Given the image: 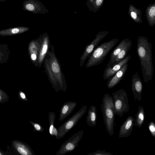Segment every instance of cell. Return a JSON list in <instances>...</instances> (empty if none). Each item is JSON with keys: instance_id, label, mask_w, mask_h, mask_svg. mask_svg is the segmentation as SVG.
<instances>
[{"instance_id": "1", "label": "cell", "mask_w": 155, "mask_h": 155, "mask_svg": "<svg viewBox=\"0 0 155 155\" xmlns=\"http://www.w3.org/2000/svg\"><path fill=\"white\" fill-rule=\"evenodd\" d=\"M43 63L45 71L55 91L65 92L67 85L59 61L56 57L54 46L51 45Z\"/></svg>"}, {"instance_id": "2", "label": "cell", "mask_w": 155, "mask_h": 155, "mask_svg": "<svg viewBox=\"0 0 155 155\" xmlns=\"http://www.w3.org/2000/svg\"><path fill=\"white\" fill-rule=\"evenodd\" d=\"M152 44L147 38L143 36L137 38V53L139 57L144 82L152 80L153 71Z\"/></svg>"}, {"instance_id": "3", "label": "cell", "mask_w": 155, "mask_h": 155, "mask_svg": "<svg viewBox=\"0 0 155 155\" xmlns=\"http://www.w3.org/2000/svg\"><path fill=\"white\" fill-rule=\"evenodd\" d=\"M119 41V39L115 38L98 45L89 57L86 67L88 68L100 64Z\"/></svg>"}, {"instance_id": "4", "label": "cell", "mask_w": 155, "mask_h": 155, "mask_svg": "<svg viewBox=\"0 0 155 155\" xmlns=\"http://www.w3.org/2000/svg\"><path fill=\"white\" fill-rule=\"evenodd\" d=\"M101 108L106 130L111 136L114 134L115 113L113 98L110 94H104Z\"/></svg>"}, {"instance_id": "5", "label": "cell", "mask_w": 155, "mask_h": 155, "mask_svg": "<svg viewBox=\"0 0 155 155\" xmlns=\"http://www.w3.org/2000/svg\"><path fill=\"white\" fill-rule=\"evenodd\" d=\"M112 95L115 114L121 117L124 113L129 111L127 94L124 89H120Z\"/></svg>"}, {"instance_id": "6", "label": "cell", "mask_w": 155, "mask_h": 155, "mask_svg": "<svg viewBox=\"0 0 155 155\" xmlns=\"http://www.w3.org/2000/svg\"><path fill=\"white\" fill-rule=\"evenodd\" d=\"M87 106L84 105L57 129L58 139L62 138L75 126L85 114Z\"/></svg>"}, {"instance_id": "7", "label": "cell", "mask_w": 155, "mask_h": 155, "mask_svg": "<svg viewBox=\"0 0 155 155\" xmlns=\"http://www.w3.org/2000/svg\"><path fill=\"white\" fill-rule=\"evenodd\" d=\"M83 134V130H81L74 134L61 144L56 154L64 155L68 153L73 151L78 146Z\"/></svg>"}, {"instance_id": "8", "label": "cell", "mask_w": 155, "mask_h": 155, "mask_svg": "<svg viewBox=\"0 0 155 155\" xmlns=\"http://www.w3.org/2000/svg\"><path fill=\"white\" fill-rule=\"evenodd\" d=\"M38 39V53L37 67L40 68L48 53L51 45L49 36L46 32L40 35Z\"/></svg>"}, {"instance_id": "9", "label": "cell", "mask_w": 155, "mask_h": 155, "mask_svg": "<svg viewBox=\"0 0 155 155\" xmlns=\"http://www.w3.org/2000/svg\"><path fill=\"white\" fill-rule=\"evenodd\" d=\"M108 31L99 32L95 36V38L89 44H87L85 48L83 54L80 58L79 65L83 66L85 61L88 58L99 43L108 34Z\"/></svg>"}, {"instance_id": "10", "label": "cell", "mask_w": 155, "mask_h": 155, "mask_svg": "<svg viewBox=\"0 0 155 155\" xmlns=\"http://www.w3.org/2000/svg\"><path fill=\"white\" fill-rule=\"evenodd\" d=\"M23 10L34 14H45L49 11L44 5L38 0H25L23 3Z\"/></svg>"}, {"instance_id": "11", "label": "cell", "mask_w": 155, "mask_h": 155, "mask_svg": "<svg viewBox=\"0 0 155 155\" xmlns=\"http://www.w3.org/2000/svg\"><path fill=\"white\" fill-rule=\"evenodd\" d=\"M131 90L135 101H140L142 99V93L143 88V84L141 78L137 72L133 74L131 80Z\"/></svg>"}, {"instance_id": "12", "label": "cell", "mask_w": 155, "mask_h": 155, "mask_svg": "<svg viewBox=\"0 0 155 155\" xmlns=\"http://www.w3.org/2000/svg\"><path fill=\"white\" fill-rule=\"evenodd\" d=\"M131 55L129 54L119 62L111 66L106 67L104 71L103 79L108 80L112 77L123 66L128 63L131 58Z\"/></svg>"}, {"instance_id": "13", "label": "cell", "mask_w": 155, "mask_h": 155, "mask_svg": "<svg viewBox=\"0 0 155 155\" xmlns=\"http://www.w3.org/2000/svg\"><path fill=\"white\" fill-rule=\"evenodd\" d=\"M135 118L129 116L120 127L119 134V138L127 137L130 136L134 126Z\"/></svg>"}, {"instance_id": "14", "label": "cell", "mask_w": 155, "mask_h": 155, "mask_svg": "<svg viewBox=\"0 0 155 155\" xmlns=\"http://www.w3.org/2000/svg\"><path fill=\"white\" fill-rule=\"evenodd\" d=\"M128 66V63L123 66L112 77L108 79L107 83V87L111 89L117 84L124 76Z\"/></svg>"}, {"instance_id": "15", "label": "cell", "mask_w": 155, "mask_h": 155, "mask_svg": "<svg viewBox=\"0 0 155 155\" xmlns=\"http://www.w3.org/2000/svg\"><path fill=\"white\" fill-rule=\"evenodd\" d=\"M12 144L15 150L22 155H35L33 151L29 145L20 140H13Z\"/></svg>"}, {"instance_id": "16", "label": "cell", "mask_w": 155, "mask_h": 155, "mask_svg": "<svg viewBox=\"0 0 155 155\" xmlns=\"http://www.w3.org/2000/svg\"><path fill=\"white\" fill-rule=\"evenodd\" d=\"M77 105L75 102L70 101L65 102L60 111L59 120L61 121L65 119L73 111Z\"/></svg>"}, {"instance_id": "17", "label": "cell", "mask_w": 155, "mask_h": 155, "mask_svg": "<svg viewBox=\"0 0 155 155\" xmlns=\"http://www.w3.org/2000/svg\"><path fill=\"white\" fill-rule=\"evenodd\" d=\"M130 40L129 38L123 40L114 48L110 54V59L106 67L110 66L111 65L115 58Z\"/></svg>"}, {"instance_id": "18", "label": "cell", "mask_w": 155, "mask_h": 155, "mask_svg": "<svg viewBox=\"0 0 155 155\" xmlns=\"http://www.w3.org/2000/svg\"><path fill=\"white\" fill-rule=\"evenodd\" d=\"M97 119V108L95 106L92 105L88 110L86 122L89 126L94 127L96 125Z\"/></svg>"}, {"instance_id": "19", "label": "cell", "mask_w": 155, "mask_h": 155, "mask_svg": "<svg viewBox=\"0 0 155 155\" xmlns=\"http://www.w3.org/2000/svg\"><path fill=\"white\" fill-rule=\"evenodd\" d=\"M145 16L148 25L152 27L155 24V2L150 4L145 11Z\"/></svg>"}, {"instance_id": "20", "label": "cell", "mask_w": 155, "mask_h": 155, "mask_svg": "<svg viewBox=\"0 0 155 155\" xmlns=\"http://www.w3.org/2000/svg\"><path fill=\"white\" fill-rule=\"evenodd\" d=\"M29 49L31 59L36 67L38 66V38L32 41L30 45Z\"/></svg>"}, {"instance_id": "21", "label": "cell", "mask_w": 155, "mask_h": 155, "mask_svg": "<svg viewBox=\"0 0 155 155\" xmlns=\"http://www.w3.org/2000/svg\"><path fill=\"white\" fill-rule=\"evenodd\" d=\"M128 14L133 20L137 23H142V12L141 10L130 4L128 9Z\"/></svg>"}, {"instance_id": "22", "label": "cell", "mask_w": 155, "mask_h": 155, "mask_svg": "<svg viewBox=\"0 0 155 155\" xmlns=\"http://www.w3.org/2000/svg\"><path fill=\"white\" fill-rule=\"evenodd\" d=\"M132 45V41L130 40L115 58L110 66L119 62L127 56L128 52L130 50Z\"/></svg>"}, {"instance_id": "23", "label": "cell", "mask_w": 155, "mask_h": 155, "mask_svg": "<svg viewBox=\"0 0 155 155\" xmlns=\"http://www.w3.org/2000/svg\"><path fill=\"white\" fill-rule=\"evenodd\" d=\"M145 117V111L143 108L139 106L135 119L134 126L136 127H140L143 124Z\"/></svg>"}, {"instance_id": "24", "label": "cell", "mask_w": 155, "mask_h": 155, "mask_svg": "<svg viewBox=\"0 0 155 155\" xmlns=\"http://www.w3.org/2000/svg\"><path fill=\"white\" fill-rule=\"evenodd\" d=\"M104 0H87L86 5L90 11L95 13L101 7Z\"/></svg>"}, {"instance_id": "25", "label": "cell", "mask_w": 155, "mask_h": 155, "mask_svg": "<svg viewBox=\"0 0 155 155\" xmlns=\"http://www.w3.org/2000/svg\"><path fill=\"white\" fill-rule=\"evenodd\" d=\"M56 115L54 112H50L48 114V120L49 123V132L51 135L53 129L54 127V123Z\"/></svg>"}, {"instance_id": "26", "label": "cell", "mask_w": 155, "mask_h": 155, "mask_svg": "<svg viewBox=\"0 0 155 155\" xmlns=\"http://www.w3.org/2000/svg\"><path fill=\"white\" fill-rule=\"evenodd\" d=\"M33 127V130L39 132H41L44 130L43 127L39 123L29 121Z\"/></svg>"}, {"instance_id": "27", "label": "cell", "mask_w": 155, "mask_h": 155, "mask_svg": "<svg viewBox=\"0 0 155 155\" xmlns=\"http://www.w3.org/2000/svg\"><path fill=\"white\" fill-rule=\"evenodd\" d=\"M88 155H113L110 152L106 151L105 150H97L92 153H90Z\"/></svg>"}, {"instance_id": "28", "label": "cell", "mask_w": 155, "mask_h": 155, "mask_svg": "<svg viewBox=\"0 0 155 155\" xmlns=\"http://www.w3.org/2000/svg\"><path fill=\"white\" fill-rule=\"evenodd\" d=\"M9 99L8 96L5 93L0 90V103L8 101Z\"/></svg>"}, {"instance_id": "29", "label": "cell", "mask_w": 155, "mask_h": 155, "mask_svg": "<svg viewBox=\"0 0 155 155\" xmlns=\"http://www.w3.org/2000/svg\"><path fill=\"white\" fill-rule=\"evenodd\" d=\"M149 131L153 137H155V124L154 122H150L148 124Z\"/></svg>"}, {"instance_id": "30", "label": "cell", "mask_w": 155, "mask_h": 155, "mask_svg": "<svg viewBox=\"0 0 155 155\" xmlns=\"http://www.w3.org/2000/svg\"><path fill=\"white\" fill-rule=\"evenodd\" d=\"M18 97L19 99L21 101H28L25 94L23 92H20L18 94Z\"/></svg>"}, {"instance_id": "31", "label": "cell", "mask_w": 155, "mask_h": 155, "mask_svg": "<svg viewBox=\"0 0 155 155\" xmlns=\"http://www.w3.org/2000/svg\"><path fill=\"white\" fill-rule=\"evenodd\" d=\"M8 154L6 153L4 151L1 150L0 148V155H7Z\"/></svg>"}, {"instance_id": "32", "label": "cell", "mask_w": 155, "mask_h": 155, "mask_svg": "<svg viewBox=\"0 0 155 155\" xmlns=\"http://www.w3.org/2000/svg\"><path fill=\"white\" fill-rule=\"evenodd\" d=\"M7 0H0V2H4L5 1H6Z\"/></svg>"}]
</instances>
